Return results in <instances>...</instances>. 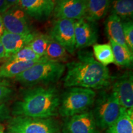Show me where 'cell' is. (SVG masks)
I'll list each match as a JSON object with an SVG mask.
<instances>
[{"instance_id": "1", "label": "cell", "mask_w": 133, "mask_h": 133, "mask_svg": "<svg viewBox=\"0 0 133 133\" xmlns=\"http://www.w3.org/2000/svg\"><path fill=\"white\" fill-rule=\"evenodd\" d=\"M65 66L67 70L64 84L66 88L101 89L109 87L113 81L109 69L96 61L90 51H79L77 59Z\"/></svg>"}, {"instance_id": "2", "label": "cell", "mask_w": 133, "mask_h": 133, "mask_svg": "<svg viewBox=\"0 0 133 133\" xmlns=\"http://www.w3.org/2000/svg\"><path fill=\"white\" fill-rule=\"evenodd\" d=\"M61 96L55 86H38L24 92L13 105L12 114L34 118H49L59 114Z\"/></svg>"}, {"instance_id": "3", "label": "cell", "mask_w": 133, "mask_h": 133, "mask_svg": "<svg viewBox=\"0 0 133 133\" xmlns=\"http://www.w3.org/2000/svg\"><path fill=\"white\" fill-rule=\"evenodd\" d=\"M65 69V65L63 63L46 61L43 57L14 79L25 86L48 85L59 81Z\"/></svg>"}, {"instance_id": "4", "label": "cell", "mask_w": 133, "mask_h": 133, "mask_svg": "<svg viewBox=\"0 0 133 133\" xmlns=\"http://www.w3.org/2000/svg\"><path fill=\"white\" fill-rule=\"evenodd\" d=\"M61 97L59 114L65 118L80 114L94 105L96 93L92 89L71 87Z\"/></svg>"}, {"instance_id": "5", "label": "cell", "mask_w": 133, "mask_h": 133, "mask_svg": "<svg viewBox=\"0 0 133 133\" xmlns=\"http://www.w3.org/2000/svg\"><path fill=\"white\" fill-rule=\"evenodd\" d=\"M92 110L98 128L106 130L120 115L123 108L112 91H103L94 103Z\"/></svg>"}, {"instance_id": "6", "label": "cell", "mask_w": 133, "mask_h": 133, "mask_svg": "<svg viewBox=\"0 0 133 133\" xmlns=\"http://www.w3.org/2000/svg\"><path fill=\"white\" fill-rule=\"evenodd\" d=\"M9 133H62L58 121L53 118H34L16 116L10 118Z\"/></svg>"}, {"instance_id": "7", "label": "cell", "mask_w": 133, "mask_h": 133, "mask_svg": "<svg viewBox=\"0 0 133 133\" xmlns=\"http://www.w3.org/2000/svg\"><path fill=\"white\" fill-rule=\"evenodd\" d=\"M74 20L56 19L50 31V37L62 45L68 53L74 54L75 51V38Z\"/></svg>"}, {"instance_id": "8", "label": "cell", "mask_w": 133, "mask_h": 133, "mask_svg": "<svg viewBox=\"0 0 133 133\" xmlns=\"http://www.w3.org/2000/svg\"><path fill=\"white\" fill-rule=\"evenodd\" d=\"M4 30L16 34H27L32 32L28 16L16 5L1 14Z\"/></svg>"}, {"instance_id": "9", "label": "cell", "mask_w": 133, "mask_h": 133, "mask_svg": "<svg viewBox=\"0 0 133 133\" xmlns=\"http://www.w3.org/2000/svg\"><path fill=\"white\" fill-rule=\"evenodd\" d=\"M76 49H82L96 44L99 36L96 22L83 17L75 21Z\"/></svg>"}, {"instance_id": "10", "label": "cell", "mask_w": 133, "mask_h": 133, "mask_svg": "<svg viewBox=\"0 0 133 133\" xmlns=\"http://www.w3.org/2000/svg\"><path fill=\"white\" fill-rule=\"evenodd\" d=\"M64 133H99L92 110L66 118Z\"/></svg>"}, {"instance_id": "11", "label": "cell", "mask_w": 133, "mask_h": 133, "mask_svg": "<svg viewBox=\"0 0 133 133\" xmlns=\"http://www.w3.org/2000/svg\"><path fill=\"white\" fill-rule=\"evenodd\" d=\"M113 93L122 107L133 109V76L131 71H125L116 78L112 86Z\"/></svg>"}, {"instance_id": "12", "label": "cell", "mask_w": 133, "mask_h": 133, "mask_svg": "<svg viewBox=\"0 0 133 133\" xmlns=\"http://www.w3.org/2000/svg\"><path fill=\"white\" fill-rule=\"evenodd\" d=\"M28 16L38 21L47 20L53 14L54 0H19L16 4Z\"/></svg>"}, {"instance_id": "13", "label": "cell", "mask_w": 133, "mask_h": 133, "mask_svg": "<svg viewBox=\"0 0 133 133\" xmlns=\"http://www.w3.org/2000/svg\"><path fill=\"white\" fill-rule=\"evenodd\" d=\"M85 0H56L54 11L56 19L78 21L84 17Z\"/></svg>"}, {"instance_id": "14", "label": "cell", "mask_w": 133, "mask_h": 133, "mask_svg": "<svg viewBox=\"0 0 133 133\" xmlns=\"http://www.w3.org/2000/svg\"><path fill=\"white\" fill-rule=\"evenodd\" d=\"M36 34V33L33 31L27 34H16L4 30L0 37V42L4 48L7 60L22 48L27 46Z\"/></svg>"}, {"instance_id": "15", "label": "cell", "mask_w": 133, "mask_h": 133, "mask_svg": "<svg viewBox=\"0 0 133 133\" xmlns=\"http://www.w3.org/2000/svg\"><path fill=\"white\" fill-rule=\"evenodd\" d=\"M110 7V0H85V12L83 17L97 22L104 19Z\"/></svg>"}, {"instance_id": "16", "label": "cell", "mask_w": 133, "mask_h": 133, "mask_svg": "<svg viewBox=\"0 0 133 133\" xmlns=\"http://www.w3.org/2000/svg\"><path fill=\"white\" fill-rule=\"evenodd\" d=\"M105 29L106 34L110 40L128 49L124 39L122 21L120 18L116 15L111 14L106 20Z\"/></svg>"}, {"instance_id": "17", "label": "cell", "mask_w": 133, "mask_h": 133, "mask_svg": "<svg viewBox=\"0 0 133 133\" xmlns=\"http://www.w3.org/2000/svg\"><path fill=\"white\" fill-rule=\"evenodd\" d=\"M106 133H133V109L123 108L118 118L106 129Z\"/></svg>"}, {"instance_id": "18", "label": "cell", "mask_w": 133, "mask_h": 133, "mask_svg": "<svg viewBox=\"0 0 133 133\" xmlns=\"http://www.w3.org/2000/svg\"><path fill=\"white\" fill-rule=\"evenodd\" d=\"M38 61L25 62L15 60H7L6 62L0 66V78L4 79L15 78L26 70L29 69Z\"/></svg>"}, {"instance_id": "19", "label": "cell", "mask_w": 133, "mask_h": 133, "mask_svg": "<svg viewBox=\"0 0 133 133\" xmlns=\"http://www.w3.org/2000/svg\"><path fill=\"white\" fill-rule=\"evenodd\" d=\"M46 61L53 62H66L69 59V54L62 45L51 38L44 56Z\"/></svg>"}, {"instance_id": "20", "label": "cell", "mask_w": 133, "mask_h": 133, "mask_svg": "<svg viewBox=\"0 0 133 133\" xmlns=\"http://www.w3.org/2000/svg\"><path fill=\"white\" fill-rule=\"evenodd\" d=\"M110 44L112 49L115 63L119 66L131 67L133 62V53L128 49L111 40H110Z\"/></svg>"}, {"instance_id": "21", "label": "cell", "mask_w": 133, "mask_h": 133, "mask_svg": "<svg viewBox=\"0 0 133 133\" xmlns=\"http://www.w3.org/2000/svg\"><path fill=\"white\" fill-rule=\"evenodd\" d=\"M112 14L122 21L132 20L133 0H114L112 3Z\"/></svg>"}, {"instance_id": "22", "label": "cell", "mask_w": 133, "mask_h": 133, "mask_svg": "<svg viewBox=\"0 0 133 133\" xmlns=\"http://www.w3.org/2000/svg\"><path fill=\"white\" fill-rule=\"evenodd\" d=\"M93 55L96 61L107 66L115 63L112 47L109 44H95L93 45Z\"/></svg>"}, {"instance_id": "23", "label": "cell", "mask_w": 133, "mask_h": 133, "mask_svg": "<svg viewBox=\"0 0 133 133\" xmlns=\"http://www.w3.org/2000/svg\"><path fill=\"white\" fill-rule=\"evenodd\" d=\"M51 37L48 35L36 33L28 45L36 54L43 57L44 56Z\"/></svg>"}, {"instance_id": "24", "label": "cell", "mask_w": 133, "mask_h": 133, "mask_svg": "<svg viewBox=\"0 0 133 133\" xmlns=\"http://www.w3.org/2000/svg\"><path fill=\"white\" fill-rule=\"evenodd\" d=\"M42 58L36 54L29 47V46L27 45L11 56L8 60H15L25 62H36L41 60Z\"/></svg>"}, {"instance_id": "25", "label": "cell", "mask_w": 133, "mask_h": 133, "mask_svg": "<svg viewBox=\"0 0 133 133\" xmlns=\"http://www.w3.org/2000/svg\"><path fill=\"white\" fill-rule=\"evenodd\" d=\"M123 30L126 45L133 53V22L132 20L122 21Z\"/></svg>"}, {"instance_id": "26", "label": "cell", "mask_w": 133, "mask_h": 133, "mask_svg": "<svg viewBox=\"0 0 133 133\" xmlns=\"http://www.w3.org/2000/svg\"><path fill=\"white\" fill-rule=\"evenodd\" d=\"M13 90L9 86L0 84V103L4 104V102L9 101L13 94Z\"/></svg>"}, {"instance_id": "27", "label": "cell", "mask_w": 133, "mask_h": 133, "mask_svg": "<svg viewBox=\"0 0 133 133\" xmlns=\"http://www.w3.org/2000/svg\"><path fill=\"white\" fill-rule=\"evenodd\" d=\"M11 118L9 110L4 104L0 103V121Z\"/></svg>"}, {"instance_id": "28", "label": "cell", "mask_w": 133, "mask_h": 133, "mask_svg": "<svg viewBox=\"0 0 133 133\" xmlns=\"http://www.w3.org/2000/svg\"><path fill=\"white\" fill-rule=\"evenodd\" d=\"M11 8L6 0H0V14L4 12L9 8Z\"/></svg>"}, {"instance_id": "29", "label": "cell", "mask_w": 133, "mask_h": 133, "mask_svg": "<svg viewBox=\"0 0 133 133\" xmlns=\"http://www.w3.org/2000/svg\"><path fill=\"white\" fill-rule=\"evenodd\" d=\"M5 60L7 61V57H6V52H5L4 48H3L1 43L0 42V63L5 61Z\"/></svg>"}, {"instance_id": "30", "label": "cell", "mask_w": 133, "mask_h": 133, "mask_svg": "<svg viewBox=\"0 0 133 133\" xmlns=\"http://www.w3.org/2000/svg\"><path fill=\"white\" fill-rule=\"evenodd\" d=\"M4 27L3 25V19H2V16H1V14H0V37L2 36L4 31Z\"/></svg>"}, {"instance_id": "31", "label": "cell", "mask_w": 133, "mask_h": 133, "mask_svg": "<svg viewBox=\"0 0 133 133\" xmlns=\"http://www.w3.org/2000/svg\"><path fill=\"white\" fill-rule=\"evenodd\" d=\"M11 7L16 6L19 0H6Z\"/></svg>"}, {"instance_id": "32", "label": "cell", "mask_w": 133, "mask_h": 133, "mask_svg": "<svg viewBox=\"0 0 133 133\" xmlns=\"http://www.w3.org/2000/svg\"><path fill=\"white\" fill-rule=\"evenodd\" d=\"M0 84H4V85L9 86V83L7 80H6V79L1 78H0Z\"/></svg>"}, {"instance_id": "33", "label": "cell", "mask_w": 133, "mask_h": 133, "mask_svg": "<svg viewBox=\"0 0 133 133\" xmlns=\"http://www.w3.org/2000/svg\"><path fill=\"white\" fill-rule=\"evenodd\" d=\"M4 126H3V124H0V133H4Z\"/></svg>"}]
</instances>
